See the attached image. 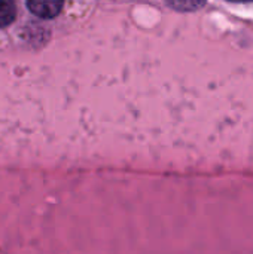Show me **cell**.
Listing matches in <instances>:
<instances>
[{"mask_svg": "<svg viewBox=\"0 0 253 254\" xmlns=\"http://www.w3.org/2000/svg\"><path fill=\"white\" fill-rule=\"evenodd\" d=\"M27 7L39 18H54L60 13L64 0H25Z\"/></svg>", "mask_w": 253, "mask_h": 254, "instance_id": "cell-1", "label": "cell"}, {"mask_svg": "<svg viewBox=\"0 0 253 254\" xmlns=\"http://www.w3.org/2000/svg\"><path fill=\"white\" fill-rule=\"evenodd\" d=\"M16 15L13 0H0V28L9 25Z\"/></svg>", "mask_w": 253, "mask_h": 254, "instance_id": "cell-2", "label": "cell"}, {"mask_svg": "<svg viewBox=\"0 0 253 254\" xmlns=\"http://www.w3.org/2000/svg\"><path fill=\"white\" fill-rule=\"evenodd\" d=\"M167 4H170L173 9L189 12V10H197L204 6L206 0H166Z\"/></svg>", "mask_w": 253, "mask_h": 254, "instance_id": "cell-3", "label": "cell"}, {"mask_svg": "<svg viewBox=\"0 0 253 254\" xmlns=\"http://www.w3.org/2000/svg\"><path fill=\"white\" fill-rule=\"evenodd\" d=\"M230 1H240V3H248V1H253V0H230Z\"/></svg>", "mask_w": 253, "mask_h": 254, "instance_id": "cell-4", "label": "cell"}]
</instances>
